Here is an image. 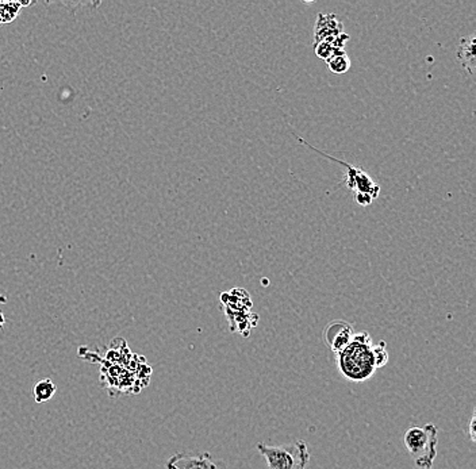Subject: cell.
I'll return each instance as SVG.
<instances>
[{
	"mask_svg": "<svg viewBox=\"0 0 476 469\" xmlns=\"http://www.w3.org/2000/svg\"><path fill=\"white\" fill-rule=\"evenodd\" d=\"M374 342L367 332L355 333L350 343L339 356L341 373L350 381H366L376 370Z\"/></svg>",
	"mask_w": 476,
	"mask_h": 469,
	"instance_id": "6da1fadb",
	"label": "cell"
},
{
	"mask_svg": "<svg viewBox=\"0 0 476 469\" xmlns=\"http://www.w3.org/2000/svg\"><path fill=\"white\" fill-rule=\"evenodd\" d=\"M292 134L297 137V139L299 141V143L305 145L308 149L314 150L315 153L335 161V163H339L340 166L344 167V184H346V187L353 191L355 194V201L361 206V207H367L370 206L373 201L379 197L380 194V186L377 183H375L373 180V177L366 172L363 170L361 168L355 167L346 161H342V160H339V159H335L329 154H326L325 152L322 150H318L317 148L311 146L310 143H307L306 139H304L302 137H299L298 134H295L292 132Z\"/></svg>",
	"mask_w": 476,
	"mask_h": 469,
	"instance_id": "7a4b0ae2",
	"label": "cell"
},
{
	"mask_svg": "<svg viewBox=\"0 0 476 469\" xmlns=\"http://www.w3.org/2000/svg\"><path fill=\"white\" fill-rule=\"evenodd\" d=\"M405 445L414 460V464L421 469H432L437 457V428L428 423L422 428H410L405 433Z\"/></svg>",
	"mask_w": 476,
	"mask_h": 469,
	"instance_id": "3957f363",
	"label": "cell"
},
{
	"mask_svg": "<svg viewBox=\"0 0 476 469\" xmlns=\"http://www.w3.org/2000/svg\"><path fill=\"white\" fill-rule=\"evenodd\" d=\"M257 450L266 457L268 469H306L310 461L307 443L302 439L284 446H270L259 442Z\"/></svg>",
	"mask_w": 476,
	"mask_h": 469,
	"instance_id": "277c9868",
	"label": "cell"
},
{
	"mask_svg": "<svg viewBox=\"0 0 476 469\" xmlns=\"http://www.w3.org/2000/svg\"><path fill=\"white\" fill-rule=\"evenodd\" d=\"M349 35L344 33V26L335 14H318L314 28V45L318 42H329L339 52H345V43Z\"/></svg>",
	"mask_w": 476,
	"mask_h": 469,
	"instance_id": "5b68a950",
	"label": "cell"
},
{
	"mask_svg": "<svg viewBox=\"0 0 476 469\" xmlns=\"http://www.w3.org/2000/svg\"><path fill=\"white\" fill-rule=\"evenodd\" d=\"M167 469H228L221 460L214 459L208 452L199 455L176 453L166 464Z\"/></svg>",
	"mask_w": 476,
	"mask_h": 469,
	"instance_id": "8992f818",
	"label": "cell"
},
{
	"mask_svg": "<svg viewBox=\"0 0 476 469\" xmlns=\"http://www.w3.org/2000/svg\"><path fill=\"white\" fill-rule=\"evenodd\" d=\"M353 335H355L353 328L348 322H344V321H333L324 330L325 342L336 355H340L341 352L350 343Z\"/></svg>",
	"mask_w": 476,
	"mask_h": 469,
	"instance_id": "52a82bcc",
	"label": "cell"
},
{
	"mask_svg": "<svg viewBox=\"0 0 476 469\" xmlns=\"http://www.w3.org/2000/svg\"><path fill=\"white\" fill-rule=\"evenodd\" d=\"M226 312V318L230 323V329L233 332H237L242 337H249L252 328H255L257 325L259 317L252 314L250 311H230V310H225Z\"/></svg>",
	"mask_w": 476,
	"mask_h": 469,
	"instance_id": "ba28073f",
	"label": "cell"
},
{
	"mask_svg": "<svg viewBox=\"0 0 476 469\" xmlns=\"http://www.w3.org/2000/svg\"><path fill=\"white\" fill-rule=\"evenodd\" d=\"M221 302L224 304L225 310L230 311H249L252 308L250 297L245 290L236 288L229 292H224L221 295Z\"/></svg>",
	"mask_w": 476,
	"mask_h": 469,
	"instance_id": "9c48e42d",
	"label": "cell"
},
{
	"mask_svg": "<svg viewBox=\"0 0 476 469\" xmlns=\"http://www.w3.org/2000/svg\"><path fill=\"white\" fill-rule=\"evenodd\" d=\"M457 57L466 70L474 76L475 74V34L462 38L457 49Z\"/></svg>",
	"mask_w": 476,
	"mask_h": 469,
	"instance_id": "30bf717a",
	"label": "cell"
},
{
	"mask_svg": "<svg viewBox=\"0 0 476 469\" xmlns=\"http://www.w3.org/2000/svg\"><path fill=\"white\" fill-rule=\"evenodd\" d=\"M34 1H0V25L11 23L23 7L33 6Z\"/></svg>",
	"mask_w": 476,
	"mask_h": 469,
	"instance_id": "8fae6325",
	"label": "cell"
},
{
	"mask_svg": "<svg viewBox=\"0 0 476 469\" xmlns=\"http://www.w3.org/2000/svg\"><path fill=\"white\" fill-rule=\"evenodd\" d=\"M56 390H57V387L50 379H43V380L38 381L34 386V390H33L35 402L43 403L50 401L54 397Z\"/></svg>",
	"mask_w": 476,
	"mask_h": 469,
	"instance_id": "7c38bea8",
	"label": "cell"
},
{
	"mask_svg": "<svg viewBox=\"0 0 476 469\" xmlns=\"http://www.w3.org/2000/svg\"><path fill=\"white\" fill-rule=\"evenodd\" d=\"M326 64L335 74H344L350 69V59L346 56L345 52H340V53L333 54L326 61Z\"/></svg>",
	"mask_w": 476,
	"mask_h": 469,
	"instance_id": "4fadbf2b",
	"label": "cell"
},
{
	"mask_svg": "<svg viewBox=\"0 0 476 469\" xmlns=\"http://www.w3.org/2000/svg\"><path fill=\"white\" fill-rule=\"evenodd\" d=\"M373 350H374L376 369L383 368L384 366H387V363L390 360V353L387 350V343L384 341H380L377 345H374Z\"/></svg>",
	"mask_w": 476,
	"mask_h": 469,
	"instance_id": "5bb4252c",
	"label": "cell"
},
{
	"mask_svg": "<svg viewBox=\"0 0 476 469\" xmlns=\"http://www.w3.org/2000/svg\"><path fill=\"white\" fill-rule=\"evenodd\" d=\"M314 50H315V54L318 59L321 60H325L328 61L333 54L336 53H340L332 43L329 42H318L314 45Z\"/></svg>",
	"mask_w": 476,
	"mask_h": 469,
	"instance_id": "9a60e30c",
	"label": "cell"
},
{
	"mask_svg": "<svg viewBox=\"0 0 476 469\" xmlns=\"http://www.w3.org/2000/svg\"><path fill=\"white\" fill-rule=\"evenodd\" d=\"M475 425H476V411H474L473 412V417H471V421H470V425H468V435H470V438H471V441L475 443L476 442V430H475Z\"/></svg>",
	"mask_w": 476,
	"mask_h": 469,
	"instance_id": "2e32d148",
	"label": "cell"
},
{
	"mask_svg": "<svg viewBox=\"0 0 476 469\" xmlns=\"http://www.w3.org/2000/svg\"><path fill=\"white\" fill-rule=\"evenodd\" d=\"M4 325H6V317H4V314L0 311V329H1Z\"/></svg>",
	"mask_w": 476,
	"mask_h": 469,
	"instance_id": "e0dca14e",
	"label": "cell"
}]
</instances>
